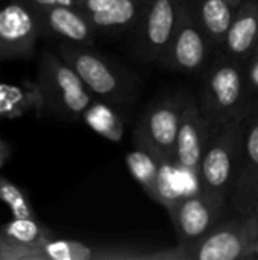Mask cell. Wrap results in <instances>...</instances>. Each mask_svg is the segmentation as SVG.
<instances>
[{"label": "cell", "mask_w": 258, "mask_h": 260, "mask_svg": "<svg viewBox=\"0 0 258 260\" xmlns=\"http://www.w3.org/2000/svg\"><path fill=\"white\" fill-rule=\"evenodd\" d=\"M224 46L228 56L246 61L258 46V2L245 0L236 11Z\"/></svg>", "instance_id": "obj_14"}, {"label": "cell", "mask_w": 258, "mask_h": 260, "mask_svg": "<svg viewBox=\"0 0 258 260\" xmlns=\"http://www.w3.org/2000/svg\"><path fill=\"white\" fill-rule=\"evenodd\" d=\"M114 2L116 0H79L78 8L88 17V15H93L96 12H100V11L106 9Z\"/></svg>", "instance_id": "obj_23"}, {"label": "cell", "mask_w": 258, "mask_h": 260, "mask_svg": "<svg viewBox=\"0 0 258 260\" xmlns=\"http://www.w3.org/2000/svg\"><path fill=\"white\" fill-rule=\"evenodd\" d=\"M211 40L196 15L193 0H182L175 34L158 64L178 72H196L205 64Z\"/></svg>", "instance_id": "obj_5"}, {"label": "cell", "mask_w": 258, "mask_h": 260, "mask_svg": "<svg viewBox=\"0 0 258 260\" xmlns=\"http://www.w3.org/2000/svg\"><path fill=\"white\" fill-rule=\"evenodd\" d=\"M243 2H245V0H230V3H231V5H233L236 9H237V8H239V6H240Z\"/></svg>", "instance_id": "obj_27"}, {"label": "cell", "mask_w": 258, "mask_h": 260, "mask_svg": "<svg viewBox=\"0 0 258 260\" xmlns=\"http://www.w3.org/2000/svg\"><path fill=\"white\" fill-rule=\"evenodd\" d=\"M258 233V213L219 222L202 241L184 251L186 260H245Z\"/></svg>", "instance_id": "obj_8"}, {"label": "cell", "mask_w": 258, "mask_h": 260, "mask_svg": "<svg viewBox=\"0 0 258 260\" xmlns=\"http://www.w3.org/2000/svg\"><path fill=\"white\" fill-rule=\"evenodd\" d=\"M243 117L216 129L204 152L198 180L199 189L220 206L234 190L243 161Z\"/></svg>", "instance_id": "obj_1"}, {"label": "cell", "mask_w": 258, "mask_h": 260, "mask_svg": "<svg viewBox=\"0 0 258 260\" xmlns=\"http://www.w3.org/2000/svg\"><path fill=\"white\" fill-rule=\"evenodd\" d=\"M243 161L234 190L231 207L239 215H249L258 203V104L249 105L243 116Z\"/></svg>", "instance_id": "obj_11"}, {"label": "cell", "mask_w": 258, "mask_h": 260, "mask_svg": "<svg viewBox=\"0 0 258 260\" xmlns=\"http://www.w3.org/2000/svg\"><path fill=\"white\" fill-rule=\"evenodd\" d=\"M0 232L12 241L33 248H40L55 238V235L36 218H12L11 221L0 224Z\"/></svg>", "instance_id": "obj_18"}, {"label": "cell", "mask_w": 258, "mask_h": 260, "mask_svg": "<svg viewBox=\"0 0 258 260\" xmlns=\"http://www.w3.org/2000/svg\"><path fill=\"white\" fill-rule=\"evenodd\" d=\"M222 207L224 206L198 189L190 195H182L169 210L178 247L182 253L202 241L219 224Z\"/></svg>", "instance_id": "obj_9"}, {"label": "cell", "mask_w": 258, "mask_h": 260, "mask_svg": "<svg viewBox=\"0 0 258 260\" xmlns=\"http://www.w3.org/2000/svg\"><path fill=\"white\" fill-rule=\"evenodd\" d=\"M9 157H11V146H9V143L6 140H3L0 137V169L9 160Z\"/></svg>", "instance_id": "obj_25"}, {"label": "cell", "mask_w": 258, "mask_h": 260, "mask_svg": "<svg viewBox=\"0 0 258 260\" xmlns=\"http://www.w3.org/2000/svg\"><path fill=\"white\" fill-rule=\"evenodd\" d=\"M151 0H116L106 9L88 15L96 30L128 29L140 23Z\"/></svg>", "instance_id": "obj_15"}, {"label": "cell", "mask_w": 258, "mask_h": 260, "mask_svg": "<svg viewBox=\"0 0 258 260\" xmlns=\"http://www.w3.org/2000/svg\"><path fill=\"white\" fill-rule=\"evenodd\" d=\"M246 259H258V233L246 251Z\"/></svg>", "instance_id": "obj_26"}, {"label": "cell", "mask_w": 258, "mask_h": 260, "mask_svg": "<svg viewBox=\"0 0 258 260\" xmlns=\"http://www.w3.org/2000/svg\"><path fill=\"white\" fill-rule=\"evenodd\" d=\"M0 203H3L12 218H36L35 210L24 192L11 180L0 174Z\"/></svg>", "instance_id": "obj_20"}, {"label": "cell", "mask_w": 258, "mask_h": 260, "mask_svg": "<svg viewBox=\"0 0 258 260\" xmlns=\"http://www.w3.org/2000/svg\"><path fill=\"white\" fill-rule=\"evenodd\" d=\"M35 88L41 99L40 113H52L65 119L82 117L93 102V93L87 88L76 70L59 55L43 52L38 64Z\"/></svg>", "instance_id": "obj_2"}, {"label": "cell", "mask_w": 258, "mask_h": 260, "mask_svg": "<svg viewBox=\"0 0 258 260\" xmlns=\"http://www.w3.org/2000/svg\"><path fill=\"white\" fill-rule=\"evenodd\" d=\"M186 98H173L152 105L134 131L138 148L151 152L160 163H175L176 136Z\"/></svg>", "instance_id": "obj_4"}, {"label": "cell", "mask_w": 258, "mask_h": 260, "mask_svg": "<svg viewBox=\"0 0 258 260\" xmlns=\"http://www.w3.org/2000/svg\"><path fill=\"white\" fill-rule=\"evenodd\" d=\"M43 32L41 17L27 0H9L0 8V61L32 56Z\"/></svg>", "instance_id": "obj_6"}, {"label": "cell", "mask_w": 258, "mask_h": 260, "mask_svg": "<svg viewBox=\"0 0 258 260\" xmlns=\"http://www.w3.org/2000/svg\"><path fill=\"white\" fill-rule=\"evenodd\" d=\"M182 0H151L137 24V52L146 62H160L175 34Z\"/></svg>", "instance_id": "obj_10"}, {"label": "cell", "mask_w": 258, "mask_h": 260, "mask_svg": "<svg viewBox=\"0 0 258 260\" xmlns=\"http://www.w3.org/2000/svg\"><path fill=\"white\" fill-rule=\"evenodd\" d=\"M36 11H43L53 6H76L79 0H27Z\"/></svg>", "instance_id": "obj_24"}, {"label": "cell", "mask_w": 258, "mask_h": 260, "mask_svg": "<svg viewBox=\"0 0 258 260\" xmlns=\"http://www.w3.org/2000/svg\"><path fill=\"white\" fill-rule=\"evenodd\" d=\"M252 213H258V203H257V206H255V210H254Z\"/></svg>", "instance_id": "obj_28"}, {"label": "cell", "mask_w": 258, "mask_h": 260, "mask_svg": "<svg viewBox=\"0 0 258 260\" xmlns=\"http://www.w3.org/2000/svg\"><path fill=\"white\" fill-rule=\"evenodd\" d=\"M81 76L87 88L105 101H123L128 94L126 79L102 55L88 46L64 41L58 52Z\"/></svg>", "instance_id": "obj_7"}, {"label": "cell", "mask_w": 258, "mask_h": 260, "mask_svg": "<svg viewBox=\"0 0 258 260\" xmlns=\"http://www.w3.org/2000/svg\"><path fill=\"white\" fill-rule=\"evenodd\" d=\"M44 30L61 37L65 41L91 46L94 41V26L90 18L76 6H53L38 11Z\"/></svg>", "instance_id": "obj_13"}, {"label": "cell", "mask_w": 258, "mask_h": 260, "mask_svg": "<svg viewBox=\"0 0 258 260\" xmlns=\"http://www.w3.org/2000/svg\"><path fill=\"white\" fill-rule=\"evenodd\" d=\"M0 260H41L38 248L18 244L0 232Z\"/></svg>", "instance_id": "obj_21"}, {"label": "cell", "mask_w": 258, "mask_h": 260, "mask_svg": "<svg viewBox=\"0 0 258 260\" xmlns=\"http://www.w3.org/2000/svg\"><path fill=\"white\" fill-rule=\"evenodd\" d=\"M213 133L214 131L202 114L199 104L192 98H186L176 136L175 165L182 171L198 175L204 152Z\"/></svg>", "instance_id": "obj_12"}, {"label": "cell", "mask_w": 258, "mask_h": 260, "mask_svg": "<svg viewBox=\"0 0 258 260\" xmlns=\"http://www.w3.org/2000/svg\"><path fill=\"white\" fill-rule=\"evenodd\" d=\"M248 90L245 67L237 59H222L210 69L204 81L199 107L213 131L245 116Z\"/></svg>", "instance_id": "obj_3"}, {"label": "cell", "mask_w": 258, "mask_h": 260, "mask_svg": "<svg viewBox=\"0 0 258 260\" xmlns=\"http://www.w3.org/2000/svg\"><path fill=\"white\" fill-rule=\"evenodd\" d=\"M196 15L213 44H224L236 15L230 0H193Z\"/></svg>", "instance_id": "obj_16"}, {"label": "cell", "mask_w": 258, "mask_h": 260, "mask_svg": "<svg viewBox=\"0 0 258 260\" xmlns=\"http://www.w3.org/2000/svg\"><path fill=\"white\" fill-rule=\"evenodd\" d=\"M82 119L85 123L97 134L119 142L123 136V123L116 114V111L102 102H91V105L84 111Z\"/></svg>", "instance_id": "obj_19"}, {"label": "cell", "mask_w": 258, "mask_h": 260, "mask_svg": "<svg viewBox=\"0 0 258 260\" xmlns=\"http://www.w3.org/2000/svg\"><path fill=\"white\" fill-rule=\"evenodd\" d=\"M245 75H246V82H248L249 91L258 93V46L246 59Z\"/></svg>", "instance_id": "obj_22"}, {"label": "cell", "mask_w": 258, "mask_h": 260, "mask_svg": "<svg viewBox=\"0 0 258 260\" xmlns=\"http://www.w3.org/2000/svg\"><path fill=\"white\" fill-rule=\"evenodd\" d=\"M126 166L134 180L143 187V190L158 204L163 203L160 190L161 163L146 149L135 148L126 154Z\"/></svg>", "instance_id": "obj_17"}]
</instances>
